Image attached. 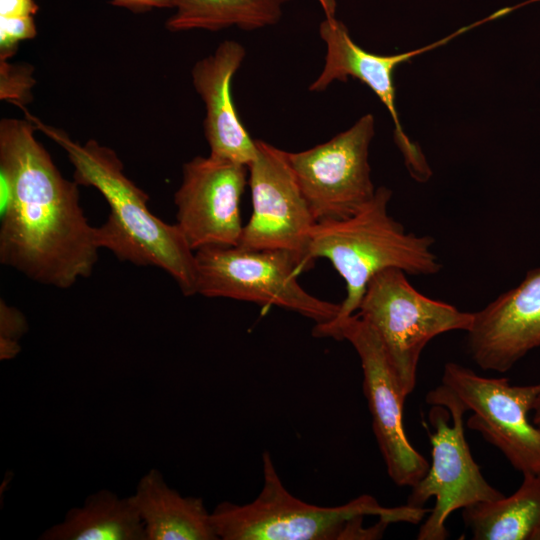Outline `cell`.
Returning <instances> with one entry per match:
<instances>
[{"mask_svg": "<svg viewBox=\"0 0 540 540\" xmlns=\"http://www.w3.org/2000/svg\"><path fill=\"white\" fill-rule=\"evenodd\" d=\"M426 402L433 407L429 420L432 463L424 477L412 487L407 505L423 507L431 498L435 505L421 525L418 540H444L449 533L446 521L457 509L504 495L491 486L473 459L465 438L463 406L441 385L428 392Z\"/></svg>", "mask_w": 540, "mask_h": 540, "instance_id": "52a82bcc", "label": "cell"}, {"mask_svg": "<svg viewBox=\"0 0 540 540\" xmlns=\"http://www.w3.org/2000/svg\"><path fill=\"white\" fill-rule=\"evenodd\" d=\"M441 386L471 411L467 427L481 433L522 474H540V427L529 419L540 383L512 385L449 362Z\"/></svg>", "mask_w": 540, "mask_h": 540, "instance_id": "ba28073f", "label": "cell"}, {"mask_svg": "<svg viewBox=\"0 0 540 540\" xmlns=\"http://www.w3.org/2000/svg\"><path fill=\"white\" fill-rule=\"evenodd\" d=\"M321 6L325 17H335L337 3L336 0H316Z\"/></svg>", "mask_w": 540, "mask_h": 540, "instance_id": "d4e9b609", "label": "cell"}, {"mask_svg": "<svg viewBox=\"0 0 540 540\" xmlns=\"http://www.w3.org/2000/svg\"><path fill=\"white\" fill-rule=\"evenodd\" d=\"M245 55L243 45L226 40L213 54L196 62L192 80L205 105L203 126L209 155L249 166L257 154L256 140L243 126L231 94L232 79Z\"/></svg>", "mask_w": 540, "mask_h": 540, "instance_id": "9a60e30c", "label": "cell"}, {"mask_svg": "<svg viewBox=\"0 0 540 540\" xmlns=\"http://www.w3.org/2000/svg\"><path fill=\"white\" fill-rule=\"evenodd\" d=\"M112 4L132 12H146L154 8H174V0H112Z\"/></svg>", "mask_w": 540, "mask_h": 540, "instance_id": "cb8c5ba5", "label": "cell"}, {"mask_svg": "<svg viewBox=\"0 0 540 540\" xmlns=\"http://www.w3.org/2000/svg\"><path fill=\"white\" fill-rule=\"evenodd\" d=\"M41 540H146L144 524L132 495L101 489L82 506L68 510L59 523L47 528Z\"/></svg>", "mask_w": 540, "mask_h": 540, "instance_id": "e0dca14e", "label": "cell"}, {"mask_svg": "<svg viewBox=\"0 0 540 540\" xmlns=\"http://www.w3.org/2000/svg\"><path fill=\"white\" fill-rule=\"evenodd\" d=\"M374 133V117L366 114L325 143L288 152L316 223L349 218L375 195L368 161Z\"/></svg>", "mask_w": 540, "mask_h": 540, "instance_id": "9c48e42d", "label": "cell"}, {"mask_svg": "<svg viewBox=\"0 0 540 540\" xmlns=\"http://www.w3.org/2000/svg\"><path fill=\"white\" fill-rule=\"evenodd\" d=\"M405 274L388 268L373 276L356 314L377 334L408 396L416 386L418 362L428 342L449 331L468 332L474 314L423 295Z\"/></svg>", "mask_w": 540, "mask_h": 540, "instance_id": "5b68a950", "label": "cell"}, {"mask_svg": "<svg viewBox=\"0 0 540 540\" xmlns=\"http://www.w3.org/2000/svg\"><path fill=\"white\" fill-rule=\"evenodd\" d=\"M249 164L252 213L238 244L250 250L278 249L300 257L309 267V236L316 221L290 165L288 152L256 140Z\"/></svg>", "mask_w": 540, "mask_h": 540, "instance_id": "8fae6325", "label": "cell"}, {"mask_svg": "<svg viewBox=\"0 0 540 540\" xmlns=\"http://www.w3.org/2000/svg\"><path fill=\"white\" fill-rule=\"evenodd\" d=\"M24 120L0 122V262L61 289L93 272L97 227L79 202L78 184L63 177Z\"/></svg>", "mask_w": 540, "mask_h": 540, "instance_id": "6da1fadb", "label": "cell"}, {"mask_svg": "<svg viewBox=\"0 0 540 540\" xmlns=\"http://www.w3.org/2000/svg\"><path fill=\"white\" fill-rule=\"evenodd\" d=\"M392 191L376 189L373 198L356 214L343 220L316 223L309 236L308 258H326L344 279L346 297L337 317L315 325L313 335L328 337L358 310L369 281L380 271L397 268L411 275H432L441 264L432 251L434 239L408 233L388 213Z\"/></svg>", "mask_w": 540, "mask_h": 540, "instance_id": "277c9868", "label": "cell"}, {"mask_svg": "<svg viewBox=\"0 0 540 540\" xmlns=\"http://www.w3.org/2000/svg\"><path fill=\"white\" fill-rule=\"evenodd\" d=\"M473 314L467 332L472 359L483 370L507 372L540 347V267Z\"/></svg>", "mask_w": 540, "mask_h": 540, "instance_id": "5bb4252c", "label": "cell"}, {"mask_svg": "<svg viewBox=\"0 0 540 540\" xmlns=\"http://www.w3.org/2000/svg\"><path fill=\"white\" fill-rule=\"evenodd\" d=\"M196 293L277 306L322 325L333 321L340 304L319 299L298 282L308 268L297 255L278 249L207 246L195 251Z\"/></svg>", "mask_w": 540, "mask_h": 540, "instance_id": "8992f818", "label": "cell"}, {"mask_svg": "<svg viewBox=\"0 0 540 540\" xmlns=\"http://www.w3.org/2000/svg\"><path fill=\"white\" fill-rule=\"evenodd\" d=\"M36 35L33 16L0 17V59L11 57L21 41Z\"/></svg>", "mask_w": 540, "mask_h": 540, "instance_id": "44dd1931", "label": "cell"}, {"mask_svg": "<svg viewBox=\"0 0 540 540\" xmlns=\"http://www.w3.org/2000/svg\"><path fill=\"white\" fill-rule=\"evenodd\" d=\"M263 486L246 504L219 503L211 512L222 540H372L394 522L419 523L429 512L423 507H383L370 495L346 504L323 507L304 502L282 483L271 455H262Z\"/></svg>", "mask_w": 540, "mask_h": 540, "instance_id": "3957f363", "label": "cell"}, {"mask_svg": "<svg viewBox=\"0 0 540 540\" xmlns=\"http://www.w3.org/2000/svg\"><path fill=\"white\" fill-rule=\"evenodd\" d=\"M248 176V166L210 155L184 164L174 203L176 224L192 250L238 246L244 227L240 201Z\"/></svg>", "mask_w": 540, "mask_h": 540, "instance_id": "7c38bea8", "label": "cell"}, {"mask_svg": "<svg viewBox=\"0 0 540 540\" xmlns=\"http://www.w3.org/2000/svg\"><path fill=\"white\" fill-rule=\"evenodd\" d=\"M290 0H174L175 13L166 27L172 32L237 27L256 30L276 24Z\"/></svg>", "mask_w": 540, "mask_h": 540, "instance_id": "d6986e66", "label": "cell"}, {"mask_svg": "<svg viewBox=\"0 0 540 540\" xmlns=\"http://www.w3.org/2000/svg\"><path fill=\"white\" fill-rule=\"evenodd\" d=\"M474 540H540V474H523L510 496L463 509Z\"/></svg>", "mask_w": 540, "mask_h": 540, "instance_id": "ac0fdd59", "label": "cell"}, {"mask_svg": "<svg viewBox=\"0 0 540 540\" xmlns=\"http://www.w3.org/2000/svg\"><path fill=\"white\" fill-rule=\"evenodd\" d=\"M28 324L25 316L3 299L0 301V358H14L21 350L19 339L26 333Z\"/></svg>", "mask_w": 540, "mask_h": 540, "instance_id": "ffe728a7", "label": "cell"}, {"mask_svg": "<svg viewBox=\"0 0 540 540\" xmlns=\"http://www.w3.org/2000/svg\"><path fill=\"white\" fill-rule=\"evenodd\" d=\"M37 130L66 152L78 185L93 187L110 207L108 219L97 227L100 248L118 259L166 271L185 296L196 293L195 251L178 225L162 221L148 208L149 196L124 172L117 153L96 140L80 144L67 133L45 124L21 107Z\"/></svg>", "mask_w": 540, "mask_h": 540, "instance_id": "7a4b0ae2", "label": "cell"}, {"mask_svg": "<svg viewBox=\"0 0 540 540\" xmlns=\"http://www.w3.org/2000/svg\"><path fill=\"white\" fill-rule=\"evenodd\" d=\"M132 498L144 524L146 540L219 539L203 499L181 495L156 468L139 479Z\"/></svg>", "mask_w": 540, "mask_h": 540, "instance_id": "2e32d148", "label": "cell"}, {"mask_svg": "<svg viewBox=\"0 0 540 540\" xmlns=\"http://www.w3.org/2000/svg\"><path fill=\"white\" fill-rule=\"evenodd\" d=\"M531 420L535 425L540 427V393L534 402Z\"/></svg>", "mask_w": 540, "mask_h": 540, "instance_id": "484cf974", "label": "cell"}, {"mask_svg": "<svg viewBox=\"0 0 540 540\" xmlns=\"http://www.w3.org/2000/svg\"><path fill=\"white\" fill-rule=\"evenodd\" d=\"M347 340L357 352L363 371V391L372 416V428L391 480L415 486L429 463L409 442L403 427L406 395L372 327L356 313L328 335Z\"/></svg>", "mask_w": 540, "mask_h": 540, "instance_id": "30bf717a", "label": "cell"}, {"mask_svg": "<svg viewBox=\"0 0 540 540\" xmlns=\"http://www.w3.org/2000/svg\"><path fill=\"white\" fill-rule=\"evenodd\" d=\"M37 11L34 0H0V17L34 16Z\"/></svg>", "mask_w": 540, "mask_h": 540, "instance_id": "603a6c76", "label": "cell"}, {"mask_svg": "<svg viewBox=\"0 0 540 540\" xmlns=\"http://www.w3.org/2000/svg\"><path fill=\"white\" fill-rule=\"evenodd\" d=\"M464 27L455 33L419 49L394 55H377L362 49L351 38L347 27L336 17H325L320 23L319 34L326 44L323 69L309 87L311 92H321L333 81H346L353 77L366 84L389 111L395 126V141L403 153L411 175L423 178L430 168L420 148L411 142L402 129L395 104L393 73L397 66L411 58L445 45L454 37L464 33Z\"/></svg>", "mask_w": 540, "mask_h": 540, "instance_id": "4fadbf2b", "label": "cell"}, {"mask_svg": "<svg viewBox=\"0 0 540 540\" xmlns=\"http://www.w3.org/2000/svg\"><path fill=\"white\" fill-rule=\"evenodd\" d=\"M1 63V99L10 100L17 106H23L27 101L31 77L28 69L14 67L7 63V59H0Z\"/></svg>", "mask_w": 540, "mask_h": 540, "instance_id": "7402d4cb", "label": "cell"}]
</instances>
